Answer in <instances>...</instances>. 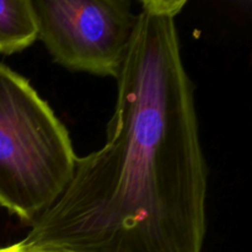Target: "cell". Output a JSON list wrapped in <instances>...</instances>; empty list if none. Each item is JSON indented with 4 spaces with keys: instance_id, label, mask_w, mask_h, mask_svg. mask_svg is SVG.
Masks as SVG:
<instances>
[{
    "instance_id": "1",
    "label": "cell",
    "mask_w": 252,
    "mask_h": 252,
    "mask_svg": "<svg viewBox=\"0 0 252 252\" xmlns=\"http://www.w3.org/2000/svg\"><path fill=\"white\" fill-rule=\"evenodd\" d=\"M140 1L101 149L76 158L56 203L20 241L38 252H202L207 165L176 16Z\"/></svg>"
},
{
    "instance_id": "2",
    "label": "cell",
    "mask_w": 252,
    "mask_h": 252,
    "mask_svg": "<svg viewBox=\"0 0 252 252\" xmlns=\"http://www.w3.org/2000/svg\"><path fill=\"white\" fill-rule=\"evenodd\" d=\"M76 158L48 103L0 63V206L32 225L66 189Z\"/></svg>"
},
{
    "instance_id": "3",
    "label": "cell",
    "mask_w": 252,
    "mask_h": 252,
    "mask_svg": "<svg viewBox=\"0 0 252 252\" xmlns=\"http://www.w3.org/2000/svg\"><path fill=\"white\" fill-rule=\"evenodd\" d=\"M38 39L71 71L117 79L138 15L128 0H32Z\"/></svg>"
},
{
    "instance_id": "4",
    "label": "cell",
    "mask_w": 252,
    "mask_h": 252,
    "mask_svg": "<svg viewBox=\"0 0 252 252\" xmlns=\"http://www.w3.org/2000/svg\"><path fill=\"white\" fill-rule=\"evenodd\" d=\"M38 39L32 0H0V53L14 54Z\"/></svg>"
},
{
    "instance_id": "5",
    "label": "cell",
    "mask_w": 252,
    "mask_h": 252,
    "mask_svg": "<svg viewBox=\"0 0 252 252\" xmlns=\"http://www.w3.org/2000/svg\"><path fill=\"white\" fill-rule=\"evenodd\" d=\"M0 252H38V251H32V250H29V249H25L22 248L19 243H16L14 244V245L0 248Z\"/></svg>"
}]
</instances>
